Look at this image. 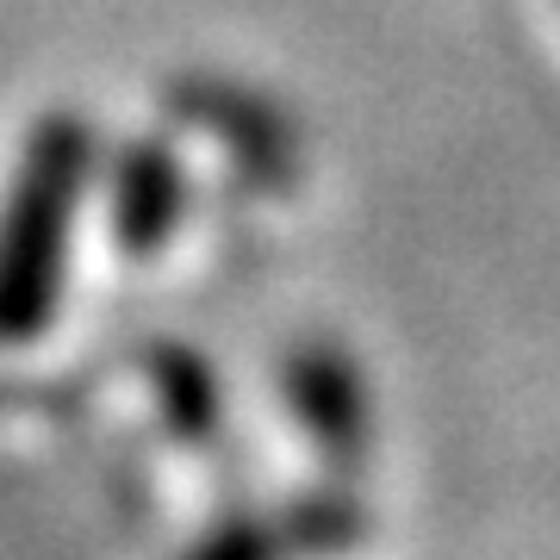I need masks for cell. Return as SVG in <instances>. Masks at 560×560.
Returning a JSON list of instances; mask_svg holds the SVG:
<instances>
[{"label":"cell","instance_id":"3957f363","mask_svg":"<svg viewBox=\"0 0 560 560\" xmlns=\"http://www.w3.org/2000/svg\"><path fill=\"white\" fill-rule=\"evenodd\" d=\"M381 517L355 486H305L206 523L175 560H349L374 541Z\"/></svg>","mask_w":560,"mask_h":560},{"label":"cell","instance_id":"5b68a950","mask_svg":"<svg viewBox=\"0 0 560 560\" xmlns=\"http://www.w3.org/2000/svg\"><path fill=\"white\" fill-rule=\"evenodd\" d=\"M101 194H106V237H113V249L131 261H150L180 237L187 206H194V175H187L175 143L143 131V138H125L101 162Z\"/></svg>","mask_w":560,"mask_h":560},{"label":"cell","instance_id":"6da1fadb","mask_svg":"<svg viewBox=\"0 0 560 560\" xmlns=\"http://www.w3.org/2000/svg\"><path fill=\"white\" fill-rule=\"evenodd\" d=\"M101 180V131L81 113H44L20 138L0 187V349L38 342L62 312L69 243Z\"/></svg>","mask_w":560,"mask_h":560},{"label":"cell","instance_id":"277c9868","mask_svg":"<svg viewBox=\"0 0 560 560\" xmlns=\"http://www.w3.org/2000/svg\"><path fill=\"white\" fill-rule=\"evenodd\" d=\"M280 405L305 448L337 474L368 467L381 448V393L361 355L337 337H300L280 355Z\"/></svg>","mask_w":560,"mask_h":560},{"label":"cell","instance_id":"8992f818","mask_svg":"<svg viewBox=\"0 0 560 560\" xmlns=\"http://www.w3.org/2000/svg\"><path fill=\"white\" fill-rule=\"evenodd\" d=\"M138 374H143V393L156 405L162 430L180 448H219L224 423H231V393H224L219 361L206 355L200 342L150 337L138 349Z\"/></svg>","mask_w":560,"mask_h":560},{"label":"cell","instance_id":"7a4b0ae2","mask_svg":"<svg viewBox=\"0 0 560 560\" xmlns=\"http://www.w3.org/2000/svg\"><path fill=\"white\" fill-rule=\"evenodd\" d=\"M162 113L187 131H200L243 187L256 194H293L305 180V131L293 106L275 101L268 88L237 75H212V69H187L162 88Z\"/></svg>","mask_w":560,"mask_h":560}]
</instances>
